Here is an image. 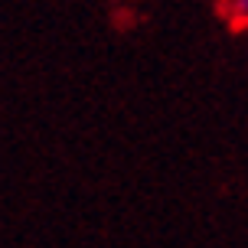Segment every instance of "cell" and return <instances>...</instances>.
Returning <instances> with one entry per match:
<instances>
[{"instance_id": "cell-1", "label": "cell", "mask_w": 248, "mask_h": 248, "mask_svg": "<svg viewBox=\"0 0 248 248\" xmlns=\"http://www.w3.org/2000/svg\"><path fill=\"white\" fill-rule=\"evenodd\" d=\"M238 3H248V0H238Z\"/></svg>"}]
</instances>
